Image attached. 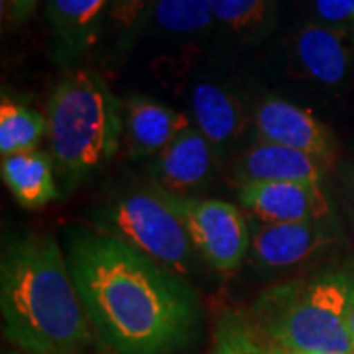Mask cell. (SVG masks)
Instances as JSON below:
<instances>
[{"label": "cell", "instance_id": "1", "mask_svg": "<svg viewBox=\"0 0 354 354\" xmlns=\"http://www.w3.org/2000/svg\"><path fill=\"white\" fill-rule=\"evenodd\" d=\"M67 264L97 329L118 354H177L201 325V301L185 278L97 230L67 234Z\"/></svg>", "mask_w": 354, "mask_h": 354}, {"label": "cell", "instance_id": "2", "mask_svg": "<svg viewBox=\"0 0 354 354\" xmlns=\"http://www.w3.org/2000/svg\"><path fill=\"white\" fill-rule=\"evenodd\" d=\"M4 337L28 354H73L91 341V321L55 239L26 234L0 260Z\"/></svg>", "mask_w": 354, "mask_h": 354}, {"label": "cell", "instance_id": "3", "mask_svg": "<svg viewBox=\"0 0 354 354\" xmlns=\"http://www.w3.org/2000/svg\"><path fill=\"white\" fill-rule=\"evenodd\" d=\"M354 260L264 291L248 317L258 341L274 354H353Z\"/></svg>", "mask_w": 354, "mask_h": 354}, {"label": "cell", "instance_id": "4", "mask_svg": "<svg viewBox=\"0 0 354 354\" xmlns=\"http://www.w3.org/2000/svg\"><path fill=\"white\" fill-rule=\"evenodd\" d=\"M48 132L55 165L73 185L118 150L124 136L122 102L97 73L73 69L51 93Z\"/></svg>", "mask_w": 354, "mask_h": 354}, {"label": "cell", "instance_id": "5", "mask_svg": "<svg viewBox=\"0 0 354 354\" xmlns=\"http://www.w3.org/2000/svg\"><path fill=\"white\" fill-rule=\"evenodd\" d=\"M93 221L97 232L124 242L181 278L197 268L199 254L187 228L169 193L156 183L114 195L99 207Z\"/></svg>", "mask_w": 354, "mask_h": 354}, {"label": "cell", "instance_id": "6", "mask_svg": "<svg viewBox=\"0 0 354 354\" xmlns=\"http://www.w3.org/2000/svg\"><path fill=\"white\" fill-rule=\"evenodd\" d=\"M199 258L221 274L236 272L250 250V225L232 203L169 193Z\"/></svg>", "mask_w": 354, "mask_h": 354}, {"label": "cell", "instance_id": "7", "mask_svg": "<svg viewBox=\"0 0 354 354\" xmlns=\"http://www.w3.org/2000/svg\"><path fill=\"white\" fill-rule=\"evenodd\" d=\"M341 241L339 223L327 216L305 223H254L250 252L268 270H288L307 264Z\"/></svg>", "mask_w": 354, "mask_h": 354}, {"label": "cell", "instance_id": "8", "mask_svg": "<svg viewBox=\"0 0 354 354\" xmlns=\"http://www.w3.org/2000/svg\"><path fill=\"white\" fill-rule=\"evenodd\" d=\"M254 130L260 142L311 153L330 162L335 142L315 114L279 97H268L254 111Z\"/></svg>", "mask_w": 354, "mask_h": 354}, {"label": "cell", "instance_id": "9", "mask_svg": "<svg viewBox=\"0 0 354 354\" xmlns=\"http://www.w3.org/2000/svg\"><path fill=\"white\" fill-rule=\"evenodd\" d=\"M239 199L256 223H305L333 216L327 193L315 183H241Z\"/></svg>", "mask_w": 354, "mask_h": 354}, {"label": "cell", "instance_id": "10", "mask_svg": "<svg viewBox=\"0 0 354 354\" xmlns=\"http://www.w3.org/2000/svg\"><path fill=\"white\" fill-rule=\"evenodd\" d=\"M223 152L195 127L181 132L152 162V183L167 193L189 197L213 177Z\"/></svg>", "mask_w": 354, "mask_h": 354}, {"label": "cell", "instance_id": "11", "mask_svg": "<svg viewBox=\"0 0 354 354\" xmlns=\"http://www.w3.org/2000/svg\"><path fill=\"white\" fill-rule=\"evenodd\" d=\"M351 30L307 22L291 38V55L301 73L321 85L342 83L353 62Z\"/></svg>", "mask_w": 354, "mask_h": 354}, {"label": "cell", "instance_id": "12", "mask_svg": "<svg viewBox=\"0 0 354 354\" xmlns=\"http://www.w3.org/2000/svg\"><path fill=\"white\" fill-rule=\"evenodd\" d=\"M124 138L132 158H156L191 128L189 118L162 102L132 95L122 102Z\"/></svg>", "mask_w": 354, "mask_h": 354}, {"label": "cell", "instance_id": "13", "mask_svg": "<svg viewBox=\"0 0 354 354\" xmlns=\"http://www.w3.org/2000/svg\"><path fill=\"white\" fill-rule=\"evenodd\" d=\"M325 162L311 153L258 142L239 162L241 183H315L321 185Z\"/></svg>", "mask_w": 354, "mask_h": 354}, {"label": "cell", "instance_id": "14", "mask_svg": "<svg viewBox=\"0 0 354 354\" xmlns=\"http://www.w3.org/2000/svg\"><path fill=\"white\" fill-rule=\"evenodd\" d=\"M106 4L111 0H48V22L64 62H75L93 48Z\"/></svg>", "mask_w": 354, "mask_h": 354}, {"label": "cell", "instance_id": "15", "mask_svg": "<svg viewBox=\"0 0 354 354\" xmlns=\"http://www.w3.org/2000/svg\"><path fill=\"white\" fill-rule=\"evenodd\" d=\"M195 128L221 152L241 138L246 118L241 102L215 83H199L191 91Z\"/></svg>", "mask_w": 354, "mask_h": 354}, {"label": "cell", "instance_id": "16", "mask_svg": "<svg viewBox=\"0 0 354 354\" xmlns=\"http://www.w3.org/2000/svg\"><path fill=\"white\" fill-rule=\"evenodd\" d=\"M0 174L14 199L26 209H39L59 197L50 156L38 148L2 158Z\"/></svg>", "mask_w": 354, "mask_h": 354}, {"label": "cell", "instance_id": "17", "mask_svg": "<svg viewBox=\"0 0 354 354\" xmlns=\"http://www.w3.org/2000/svg\"><path fill=\"white\" fill-rule=\"evenodd\" d=\"M48 132V118L34 109L2 97L0 104V156L36 150Z\"/></svg>", "mask_w": 354, "mask_h": 354}, {"label": "cell", "instance_id": "18", "mask_svg": "<svg viewBox=\"0 0 354 354\" xmlns=\"http://www.w3.org/2000/svg\"><path fill=\"white\" fill-rule=\"evenodd\" d=\"M150 18L171 36H195L213 24L211 0H152Z\"/></svg>", "mask_w": 354, "mask_h": 354}, {"label": "cell", "instance_id": "19", "mask_svg": "<svg viewBox=\"0 0 354 354\" xmlns=\"http://www.w3.org/2000/svg\"><path fill=\"white\" fill-rule=\"evenodd\" d=\"M213 16L221 26L244 38L262 36L274 22L276 0H211Z\"/></svg>", "mask_w": 354, "mask_h": 354}, {"label": "cell", "instance_id": "20", "mask_svg": "<svg viewBox=\"0 0 354 354\" xmlns=\"http://www.w3.org/2000/svg\"><path fill=\"white\" fill-rule=\"evenodd\" d=\"M211 354H270L258 341L248 317L225 313L216 325L215 346Z\"/></svg>", "mask_w": 354, "mask_h": 354}, {"label": "cell", "instance_id": "21", "mask_svg": "<svg viewBox=\"0 0 354 354\" xmlns=\"http://www.w3.org/2000/svg\"><path fill=\"white\" fill-rule=\"evenodd\" d=\"M317 22L341 30L354 26V0H311Z\"/></svg>", "mask_w": 354, "mask_h": 354}, {"label": "cell", "instance_id": "22", "mask_svg": "<svg viewBox=\"0 0 354 354\" xmlns=\"http://www.w3.org/2000/svg\"><path fill=\"white\" fill-rule=\"evenodd\" d=\"M148 0H111L109 4V18L116 30L130 32L136 28L140 18L146 12Z\"/></svg>", "mask_w": 354, "mask_h": 354}, {"label": "cell", "instance_id": "23", "mask_svg": "<svg viewBox=\"0 0 354 354\" xmlns=\"http://www.w3.org/2000/svg\"><path fill=\"white\" fill-rule=\"evenodd\" d=\"M39 0H0L2 6V18H8L12 22H22L30 18Z\"/></svg>", "mask_w": 354, "mask_h": 354}, {"label": "cell", "instance_id": "24", "mask_svg": "<svg viewBox=\"0 0 354 354\" xmlns=\"http://www.w3.org/2000/svg\"><path fill=\"white\" fill-rule=\"evenodd\" d=\"M348 330H351V337L354 342V307L351 309V315H348Z\"/></svg>", "mask_w": 354, "mask_h": 354}, {"label": "cell", "instance_id": "25", "mask_svg": "<svg viewBox=\"0 0 354 354\" xmlns=\"http://www.w3.org/2000/svg\"><path fill=\"white\" fill-rule=\"evenodd\" d=\"M348 181H351V191L354 193V169L351 171V176H348Z\"/></svg>", "mask_w": 354, "mask_h": 354}, {"label": "cell", "instance_id": "26", "mask_svg": "<svg viewBox=\"0 0 354 354\" xmlns=\"http://www.w3.org/2000/svg\"><path fill=\"white\" fill-rule=\"evenodd\" d=\"M10 354H28V353H10Z\"/></svg>", "mask_w": 354, "mask_h": 354}, {"label": "cell", "instance_id": "27", "mask_svg": "<svg viewBox=\"0 0 354 354\" xmlns=\"http://www.w3.org/2000/svg\"><path fill=\"white\" fill-rule=\"evenodd\" d=\"M268 353H270V351H268ZM270 354H274V353H270Z\"/></svg>", "mask_w": 354, "mask_h": 354}]
</instances>
